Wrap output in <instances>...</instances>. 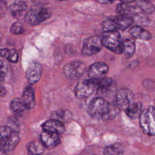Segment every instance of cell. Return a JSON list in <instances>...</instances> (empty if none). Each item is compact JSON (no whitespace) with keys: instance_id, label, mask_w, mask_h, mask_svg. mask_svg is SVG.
<instances>
[{"instance_id":"24","label":"cell","mask_w":155,"mask_h":155,"mask_svg":"<svg viewBox=\"0 0 155 155\" xmlns=\"http://www.w3.org/2000/svg\"><path fill=\"white\" fill-rule=\"evenodd\" d=\"M27 149L29 155H39L44 151V146L41 142L33 141L28 144Z\"/></svg>"},{"instance_id":"14","label":"cell","mask_w":155,"mask_h":155,"mask_svg":"<svg viewBox=\"0 0 155 155\" xmlns=\"http://www.w3.org/2000/svg\"><path fill=\"white\" fill-rule=\"evenodd\" d=\"M41 142L46 148H53L60 143L58 134L43 131L40 135Z\"/></svg>"},{"instance_id":"17","label":"cell","mask_w":155,"mask_h":155,"mask_svg":"<svg viewBox=\"0 0 155 155\" xmlns=\"http://www.w3.org/2000/svg\"><path fill=\"white\" fill-rule=\"evenodd\" d=\"M10 12L15 18L21 17L27 9V5L23 1H16L10 6Z\"/></svg>"},{"instance_id":"28","label":"cell","mask_w":155,"mask_h":155,"mask_svg":"<svg viewBox=\"0 0 155 155\" xmlns=\"http://www.w3.org/2000/svg\"><path fill=\"white\" fill-rule=\"evenodd\" d=\"M24 31L25 28H24L22 25L18 22L13 23L10 27V31L15 35L22 34L24 32Z\"/></svg>"},{"instance_id":"26","label":"cell","mask_w":155,"mask_h":155,"mask_svg":"<svg viewBox=\"0 0 155 155\" xmlns=\"http://www.w3.org/2000/svg\"><path fill=\"white\" fill-rule=\"evenodd\" d=\"M136 2L137 4V7L146 13H151L155 11L154 6L148 1H137Z\"/></svg>"},{"instance_id":"10","label":"cell","mask_w":155,"mask_h":155,"mask_svg":"<svg viewBox=\"0 0 155 155\" xmlns=\"http://www.w3.org/2000/svg\"><path fill=\"white\" fill-rule=\"evenodd\" d=\"M101 39L97 36H90L84 42L82 53L85 56H92L99 53L102 47Z\"/></svg>"},{"instance_id":"9","label":"cell","mask_w":155,"mask_h":155,"mask_svg":"<svg viewBox=\"0 0 155 155\" xmlns=\"http://www.w3.org/2000/svg\"><path fill=\"white\" fill-rule=\"evenodd\" d=\"M116 83L114 79L111 78L102 77L98 79V87L96 92L101 97L104 98L105 96H110L116 92Z\"/></svg>"},{"instance_id":"27","label":"cell","mask_w":155,"mask_h":155,"mask_svg":"<svg viewBox=\"0 0 155 155\" xmlns=\"http://www.w3.org/2000/svg\"><path fill=\"white\" fill-rule=\"evenodd\" d=\"M101 27L104 31H110L116 30L115 25L112 19H107L101 23Z\"/></svg>"},{"instance_id":"19","label":"cell","mask_w":155,"mask_h":155,"mask_svg":"<svg viewBox=\"0 0 155 155\" xmlns=\"http://www.w3.org/2000/svg\"><path fill=\"white\" fill-rule=\"evenodd\" d=\"M137 8L135 5H129L126 3L120 2L116 6V11L119 15H136L137 13Z\"/></svg>"},{"instance_id":"32","label":"cell","mask_w":155,"mask_h":155,"mask_svg":"<svg viewBox=\"0 0 155 155\" xmlns=\"http://www.w3.org/2000/svg\"><path fill=\"white\" fill-rule=\"evenodd\" d=\"M98 3L100 4H111L112 2H113V1H96Z\"/></svg>"},{"instance_id":"11","label":"cell","mask_w":155,"mask_h":155,"mask_svg":"<svg viewBox=\"0 0 155 155\" xmlns=\"http://www.w3.org/2000/svg\"><path fill=\"white\" fill-rule=\"evenodd\" d=\"M108 66L104 62H97L90 65L87 70L88 76L90 79H99L107 73Z\"/></svg>"},{"instance_id":"6","label":"cell","mask_w":155,"mask_h":155,"mask_svg":"<svg viewBox=\"0 0 155 155\" xmlns=\"http://www.w3.org/2000/svg\"><path fill=\"white\" fill-rule=\"evenodd\" d=\"M49 10L43 7H34L31 8L25 14V21L31 25H36L50 18Z\"/></svg>"},{"instance_id":"5","label":"cell","mask_w":155,"mask_h":155,"mask_svg":"<svg viewBox=\"0 0 155 155\" xmlns=\"http://www.w3.org/2000/svg\"><path fill=\"white\" fill-rule=\"evenodd\" d=\"M98 79H86L79 81L74 88V94L78 99L87 98L97 91Z\"/></svg>"},{"instance_id":"4","label":"cell","mask_w":155,"mask_h":155,"mask_svg":"<svg viewBox=\"0 0 155 155\" xmlns=\"http://www.w3.org/2000/svg\"><path fill=\"white\" fill-rule=\"evenodd\" d=\"M101 41L102 45L108 50L119 54L122 53L124 41L117 30L104 31L102 35Z\"/></svg>"},{"instance_id":"2","label":"cell","mask_w":155,"mask_h":155,"mask_svg":"<svg viewBox=\"0 0 155 155\" xmlns=\"http://www.w3.org/2000/svg\"><path fill=\"white\" fill-rule=\"evenodd\" d=\"M19 140L20 137L18 131L8 126L0 127V146L3 150H13Z\"/></svg>"},{"instance_id":"8","label":"cell","mask_w":155,"mask_h":155,"mask_svg":"<svg viewBox=\"0 0 155 155\" xmlns=\"http://www.w3.org/2000/svg\"><path fill=\"white\" fill-rule=\"evenodd\" d=\"M134 100V94L128 88H120L115 93L114 104L119 110H125Z\"/></svg>"},{"instance_id":"23","label":"cell","mask_w":155,"mask_h":155,"mask_svg":"<svg viewBox=\"0 0 155 155\" xmlns=\"http://www.w3.org/2000/svg\"><path fill=\"white\" fill-rule=\"evenodd\" d=\"M0 56L5 58L11 62H17L18 61V54L15 49L2 48L0 50Z\"/></svg>"},{"instance_id":"16","label":"cell","mask_w":155,"mask_h":155,"mask_svg":"<svg viewBox=\"0 0 155 155\" xmlns=\"http://www.w3.org/2000/svg\"><path fill=\"white\" fill-rule=\"evenodd\" d=\"M116 29L124 30L130 27L133 23V18L130 16L117 15L113 19Z\"/></svg>"},{"instance_id":"29","label":"cell","mask_w":155,"mask_h":155,"mask_svg":"<svg viewBox=\"0 0 155 155\" xmlns=\"http://www.w3.org/2000/svg\"><path fill=\"white\" fill-rule=\"evenodd\" d=\"M7 75V67L2 61L0 60V82H3L5 79Z\"/></svg>"},{"instance_id":"20","label":"cell","mask_w":155,"mask_h":155,"mask_svg":"<svg viewBox=\"0 0 155 155\" xmlns=\"http://www.w3.org/2000/svg\"><path fill=\"white\" fill-rule=\"evenodd\" d=\"M142 106L140 102H133L125 110V113L130 118L136 119L141 114Z\"/></svg>"},{"instance_id":"7","label":"cell","mask_w":155,"mask_h":155,"mask_svg":"<svg viewBox=\"0 0 155 155\" xmlns=\"http://www.w3.org/2000/svg\"><path fill=\"white\" fill-rule=\"evenodd\" d=\"M86 71L85 63L81 61H73L64 65L63 73L70 79H77L82 77Z\"/></svg>"},{"instance_id":"13","label":"cell","mask_w":155,"mask_h":155,"mask_svg":"<svg viewBox=\"0 0 155 155\" xmlns=\"http://www.w3.org/2000/svg\"><path fill=\"white\" fill-rule=\"evenodd\" d=\"M43 131L56 134H62L65 131L64 124L56 119H49L42 125Z\"/></svg>"},{"instance_id":"25","label":"cell","mask_w":155,"mask_h":155,"mask_svg":"<svg viewBox=\"0 0 155 155\" xmlns=\"http://www.w3.org/2000/svg\"><path fill=\"white\" fill-rule=\"evenodd\" d=\"M104 155H124V151L121 147L116 144L110 145L104 148Z\"/></svg>"},{"instance_id":"12","label":"cell","mask_w":155,"mask_h":155,"mask_svg":"<svg viewBox=\"0 0 155 155\" xmlns=\"http://www.w3.org/2000/svg\"><path fill=\"white\" fill-rule=\"evenodd\" d=\"M42 74L41 65L37 62H31L26 71V78L30 84H34L41 78Z\"/></svg>"},{"instance_id":"3","label":"cell","mask_w":155,"mask_h":155,"mask_svg":"<svg viewBox=\"0 0 155 155\" xmlns=\"http://www.w3.org/2000/svg\"><path fill=\"white\" fill-rule=\"evenodd\" d=\"M139 122L145 134L155 136V108L153 106H150L142 111Z\"/></svg>"},{"instance_id":"21","label":"cell","mask_w":155,"mask_h":155,"mask_svg":"<svg viewBox=\"0 0 155 155\" xmlns=\"http://www.w3.org/2000/svg\"><path fill=\"white\" fill-rule=\"evenodd\" d=\"M12 111L16 115H22L27 109L21 99L16 98L13 99L10 104Z\"/></svg>"},{"instance_id":"15","label":"cell","mask_w":155,"mask_h":155,"mask_svg":"<svg viewBox=\"0 0 155 155\" xmlns=\"http://www.w3.org/2000/svg\"><path fill=\"white\" fill-rule=\"evenodd\" d=\"M22 101L27 109H31L35 105V96L33 88L31 86H27L22 93Z\"/></svg>"},{"instance_id":"1","label":"cell","mask_w":155,"mask_h":155,"mask_svg":"<svg viewBox=\"0 0 155 155\" xmlns=\"http://www.w3.org/2000/svg\"><path fill=\"white\" fill-rule=\"evenodd\" d=\"M110 107V104L104 98L97 97L91 101L88 105L87 111L92 118L107 121Z\"/></svg>"},{"instance_id":"31","label":"cell","mask_w":155,"mask_h":155,"mask_svg":"<svg viewBox=\"0 0 155 155\" xmlns=\"http://www.w3.org/2000/svg\"><path fill=\"white\" fill-rule=\"evenodd\" d=\"M7 92L6 88L4 85H3L2 84L0 83V97L4 96Z\"/></svg>"},{"instance_id":"30","label":"cell","mask_w":155,"mask_h":155,"mask_svg":"<svg viewBox=\"0 0 155 155\" xmlns=\"http://www.w3.org/2000/svg\"><path fill=\"white\" fill-rule=\"evenodd\" d=\"M6 4L3 1H0V17L3 16L6 11Z\"/></svg>"},{"instance_id":"22","label":"cell","mask_w":155,"mask_h":155,"mask_svg":"<svg viewBox=\"0 0 155 155\" xmlns=\"http://www.w3.org/2000/svg\"><path fill=\"white\" fill-rule=\"evenodd\" d=\"M135 43L134 41L131 39H126L123 43V50L124 56L127 58H130L133 56L135 51Z\"/></svg>"},{"instance_id":"18","label":"cell","mask_w":155,"mask_h":155,"mask_svg":"<svg viewBox=\"0 0 155 155\" xmlns=\"http://www.w3.org/2000/svg\"><path fill=\"white\" fill-rule=\"evenodd\" d=\"M130 33L134 38L143 41L150 40L152 37L151 33L148 30L138 25L132 27L130 30Z\"/></svg>"}]
</instances>
